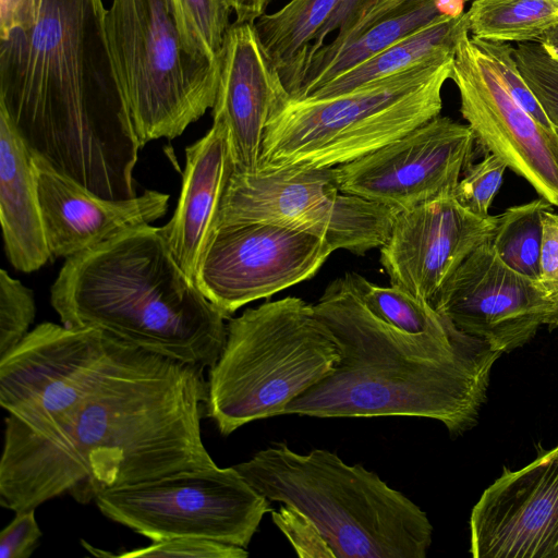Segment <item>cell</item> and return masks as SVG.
<instances>
[{"instance_id": "cell-24", "label": "cell", "mask_w": 558, "mask_h": 558, "mask_svg": "<svg viewBox=\"0 0 558 558\" xmlns=\"http://www.w3.org/2000/svg\"><path fill=\"white\" fill-rule=\"evenodd\" d=\"M464 32H469L465 12L444 14L429 25L327 82L305 99H323L342 95L359 86L398 74L434 58L454 53L458 39Z\"/></svg>"}, {"instance_id": "cell-20", "label": "cell", "mask_w": 558, "mask_h": 558, "mask_svg": "<svg viewBox=\"0 0 558 558\" xmlns=\"http://www.w3.org/2000/svg\"><path fill=\"white\" fill-rule=\"evenodd\" d=\"M185 160L177 208L172 218L160 228L175 260L196 281L232 172L225 124L214 120L210 130L186 147Z\"/></svg>"}, {"instance_id": "cell-39", "label": "cell", "mask_w": 558, "mask_h": 558, "mask_svg": "<svg viewBox=\"0 0 558 558\" xmlns=\"http://www.w3.org/2000/svg\"><path fill=\"white\" fill-rule=\"evenodd\" d=\"M236 21L254 23L265 11L271 0H228Z\"/></svg>"}, {"instance_id": "cell-23", "label": "cell", "mask_w": 558, "mask_h": 558, "mask_svg": "<svg viewBox=\"0 0 558 558\" xmlns=\"http://www.w3.org/2000/svg\"><path fill=\"white\" fill-rule=\"evenodd\" d=\"M336 0H290L254 22L259 43L292 99L301 93L314 53L324 45V29Z\"/></svg>"}, {"instance_id": "cell-32", "label": "cell", "mask_w": 558, "mask_h": 558, "mask_svg": "<svg viewBox=\"0 0 558 558\" xmlns=\"http://www.w3.org/2000/svg\"><path fill=\"white\" fill-rule=\"evenodd\" d=\"M470 38L472 44L487 57L510 96L541 125L547 130L557 131L524 82L514 59V48L510 43L485 40L472 36Z\"/></svg>"}, {"instance_id": "cell-35", "label": "cell", "mask_w": 558, "mask_h": 558, "mask_svg": "<svg viewBox=\"0 0 558 558\" xmlns=\"http://www.w3.org/2000/svg\"><path fill=\"white\" fill-rule=\"evenodd\" d=\"M41 535L35 509L15 512L13 520L0 533V558H28Z\"/></svg>"}, {"instance_id": "cell-29", "label": "cell", "mask_w": 558, "mask_h": 558, "mask_svg": "<svg viewBox=\"0 0 558 558\" xmlns=\"http://www.w3.org/2000/svg\"><path fill=\"white\" fill-rule=\"evenodd\" d=\"M514 59L524 82L558 132V60L539 41L518 44Z\"/></svg>"}, {"instance_id": "cell-31", "label": "cell", "mask_w": 558, "mask_h": 558, "mask_svg": "<svg viewBox=\"0 0 558 558\" xmlns=\"http://www.w3.org/2000/svg\"><path fill=\"white\" fill-rule=\"evenodd\" d=\"M82 545L96 557L119 558H246V548L198 537H173L151 542L146 547L135 548L118 555L104 551L82 541Z\"/></svg>"}, {"instance_id": "cell-15", "label": "cell", "mask_w": 558, "mask_h": 558, "mask_svg": "<svg viewBox=\"0 0 558 558\" xmlns=\"http://www.w3.org/2000/svg\"><path fill=\"white\" fill-rule=\"evenodd\" d=\"M469 34L458 39L450 74L462 117L477 144L558 206V132L541 125L510 96Z\"/></svg>"}, {"instance_id": "cell-34", "label": "cell", "mask_w": 558, "mask_h": 558, "mask_svg": "<svg viewBox=\"0 0 558 558\" xmlns=\"http://www.w3.org/2000/svg\"><path fill=\"white\" fill-rule=\"evenodd\" d=\"M272 520L300 557H332L313 525L292 508L283 505L272 511Z\"/></svg>"}, {"instance_id": "cell-19", "label": "cell", "mask_w": 558, "mask_h": 558, "mask_svg": "<svg viewBox=\"0 0 558 558\" xmlns=\"http://www.w3.org/2000/svg\"><path fill=\"white\" fill-rule=\"evenodd\" d=\"M34 156L45 233L52 257L69 258L161 218L170 196L145 190L126 199L96 195Z\"/></svg>"}, {"instance_id": "cell-27", "label": "cell", "mask_w": 558, "mask_h": 558, "mask_svg": "<svg viewBox=\"0 0 558 558\" xmlns=\"http://www.w3.org/2000/svg\"><path fill=\"white\" fill-rule=\"evenodd\" d=\"M551 204L543 197L511 206L497 216L490 244L511 268L534 279L539 278L542 217Z\"/></svg>"}, {"instance_id": "cell-2", "label": "cell", "mask_w": 558, "mask_h": 558, "mask_svg": "<svg viewBox=\"0 0 558 558\" xmlns=\"http://www.w3.org/2000/svg\"><path fill=\"white\" fill-rule=\"evenodd\" d=\"M102 0H37L0 38V113L33 155L108 199L136 196L141 146L108 46Z\"/></svg>"}, {"instance_id": "cell-10", "label": "cell", "mask_w": 558, "mask_h": 558, "mask_svg": "<svg viewBox=\"0 0 558 558\" xmlns=\"http://www.w3.org/2000/svg\"><path fill=\"white\" fill-rule=\"evenodd\" d=\"M100 512L151 542L198 537L246 548L270 500L234 466L217 464L116 487L95 498Z\"/></svg>"}, {"instance_id": "cell-28", "label": "cell", "mask_w": 558, "mask_h": 558, "mask_svg": "<svg viewBox=\"0 0 558 558\" xmlns=\"http://www.w3.org/2000/svg\"><path fill=\"white\" fill-rule=\"evenodd\" d=\"M186 49L196 58L219 63L232 11L228 0H171Z\"/></svg>"}, {"instance_id": "cell-25", "label": "cell", "mask_w": 558, "mask_h": 558, "mask_svg": "<svg viewBox=\"0 0 558 558\" xmlns=\"http://www.w3.org/2000/svg\"><path fill=\"white\" fill-rule=\"evenodd\" d=\"M465 13L472 37L517 44L538 41L558 24V0H473Z\"/></svg>"}, {"instance_id": "cell-5", "label": "cell", "mask_w": 558, "mask_h": 558, "mask_svg": "<svg viewBox=\"0 0 558 558\" xmlns=\"http://www.w3.org/2000/svg\"><path fill=\"white\" fill-rule=\"evenodd\" d=\"M270 501L295 510L335 558H425L433 525L401 492L336 453L276 442L233 465Z\"/></svg>"}, {"instance_id": "cell-21", "label": "cell", "mask_w": 558, "mask_h": 558, "mask_svg": "<svg viewBox=\"0 0 558 558\" xmlns=\"http://www.w3.org/2000/svg\"><path fill=\"white\" fill-rule=\"evenodd\" d=\"M466 0H381L352 29L337 34L311 58L301 93L314 90L412 35L444 14L463 12Z\"/></svg>"}, {"instance_id": "cell-37", "label": "cell", "mask_w": 558, "mask_h": 558, "mask_svg": "<svg viewBox=\"0 0 558 558\" xmlns=\"http://www.w3.org/2000/svg\"><path fill=\"white\" fill-rule=\"evenodd\" d=\"M381 0H336L335 11L324 29V40L333 31L343 34L352 29Z\"/></svg>"}, {"instance_id": "cell-11", "label": "cell", "mask_w": 558, "mask_h": 558, "mask_svg": "<svg viewBox=\"0 0 558 558\" xmlns=\"http://www.w3.org/2000/svg\"><path fill=\"white\" fill-rule=\"evenodd\" d=\"M119 339L96 328L41 323L0 357V404L5 426L49 430L83 398Z\"/></svg>"}, {"instance_id": "cell-22", "label": "cell", "mask_w": 558, "mask_h": 558, "mask_svg": "<svg viewBox=\"0 0 558 558\" xmlns=\"http://www.w3.org/2000/svg\"><path fill=\"white\" fill-rule=\"evenodd\" d=\"M0 222L7 256L16 270L35 271L52 257L44 228L34 156L1 113Z\"/></svg>"}, {"instance_id": "cell-8", "label": "cell", "mask_w": 558, "mask_h": 558, "mask_svg": "<svg viewBox=\"0 0 558 558\" xmlns=\"http://www.w3.org/2000/svg\"><path fill=\"white\" fill-rule=\"evenodd\" d=\"M105 27L141 148L180 136L214 107L219 63L186 49L171 0H113Z\"/></svg>"}, {"instance_id": "cell-3", "label": "cell", "mask_w": 558, "mask_h": 558, "mask_svg": "<svg viewBox=\"0 0 558 558\" xmlns=\"http://www.w3.org/2000/svg\"><path fill=\"white\" fill-rule=\"evenodd\" d=\"M314 310L341 357L283 414L425 417L441 422L452 436L477 423L501 352L462 331L447 338L404 333L373 315L342 277L329 283Z\"/></svg>"}, {"instance_id": "cell-26", "label": "cell", "mask_w": 558, "mask_h": 558, "mask_svg": "<svg viewBox=\"0 0 558 558\" xmlns=\"http://www.w3.org/2000/svg\"><path fill=\"white\" fill-rule=\"evenodd\" d=\"M342 278L373 315L404 333L447 338L460 332L430 303L400 288L377 286L354 271L345 272Z\"/></svg>"}, {"instance_id": "cell-6", "label": "cell", "mask_w": 558, "mask_h": 558, "mask_svg": "<svg viewBox=\"0 0 558 558\" xmlns=\"http://www.w3.org/2000/svg\"><path fill=\"white\" fill-rule=\"evenodd\" d=\"M340 357L314 304L286 296L248 308L229 318L206 381L205 415L223 436L282 415L292 400L333 372Z\"/></svg>"}, {"instance_id": "cell-30", "label": "cell", "mask_w": 558, "mask_h": 558, "mask_svg": "<svg viewBox=\"0 0 558 558\" xmlns=\"http://www.w3.org/2000/svg\"><path fill=\"white\" fill-rule=\"evenodd\" d=\"M36 316L34 292L4 269L0 271V357L29 332Z\"/></svg>"}, {"instance_id": "cell-18", "label": "cell", "mask_w": 558, "mask_h": 558, "mask_svg": "<svg viewBox=\"0 0 558 558\" xmlns=\"http://www.w3.org/2000/svg\"><path fill=\"white\" fill-rule=\"evenodd\" d=\"M289 98L254 23L235 20L220 52L213 107L214 120L227 129L233 172L248 174L258 170L267 124Z\"/></svg>"}, {"instance_id": "cell-13", "label": "cell", "mask_w": 558, "mask_h": 558, "mask_svg": "<svg viewBox=\"0 0 558 558\" xmlns=\"http://www.w3.org/2000/svg\"><path fill=\"white\" fill-rule=\"evenodd\" d=\"M430 304L460 331L501 353L523 347L542 326L558 327V291L511 268L490 242L464 259Z\"/></svg>"}, {"instance_id": "cell-36", "label": "cell", "mask_w": 558, "mask_h": 558, "mask_svg": "<svg viewBox=\"0 0 558 558\" xmlns=\"http://www.w3.org/2000/svg\"><path fill=\"white\" fill-rule=\"evenodd\" d=\"M542 226L539 278L548 288L558 291V214L545 210Z\"/></svg>"}, {"instance_id": "cell-4", "label": "cell", "mask_w": 558, "mask_h": 558, "mask_svg": "<svg viewBox=\"0 0 558 558\" xmlns=\"http://www.w3.org/2000/svg\"><path fill=\"white\" fill-rule=\"evenodd\" d=\"M50 301L66 327L100 329L203 368L217 362L227 338L225 315L150 225L66 258Z\"/></svg>"}, {"instance_id": "cell-9", "label": "cell", "mask_w": 558, "mask_h": 558, "mask_svg": "<svg viewBox=\"0 0 558 558\" xmlns=\"http://www.w3.org/2000/svg\"><path fill=\"white\" fill-rule=\"evenodd\" d=\"M395 209L339 190L333 168L265 167L231 172L214 229L236 222H265L313 234L332 251L355 255L381 247Z\"/></svg>"}, {"instance_id": "cell-38", "label": "cell", "mask_w": 558, "mask_h": 558, "mask_svg": "<svg viewBox=\"0 0 558 558\" xmlns=\"http://www.w3.org/2000/svg\"><path fill=\"white\" fill-rule=\"evenodd\" d=\"M36 14L37 0H0V38L17 28H31Z\"/></svg>"}, {"instance_id": "cell-12", "label": "cell", "mask_w": 558, "mask_h": 558, "mask_svg": "<svg viewBox=\"0 0 558 558\" xmlns=\"http://www.w3.org/2000/svg\"><path fill=\"white\" fill-rule=\"evenodd\" d=\"M333 251L313 234L265 222L216 227L196 283L227 319L243 305L311 279Z\"/></svg>"}, {"instance_id": "cell-1", "label": "cell", "mask_w": 558, "mask_h": 558, "mask_svg": "<svg viewBox=\"0 0 558 558\" xmlns=\"http://www.w3.org/2000/svg\"><path fill=\"white\" fill-rule=\"evenodd\" d=\"M203 369L119 339L49 430L5 426L0 505L17 512L63 494L84 505L107 489L215 465L202 439Z\"/></svg>"}, {"instance_id": "cell-14", "label": "cell", "mask_w": 558, "mask_h": 558, "mask_svg": "<svg viewBox=\"0 0 558 558\" xmlns=\"http://www.w3.org/2000/svg\"><path fill=\"white\" fill-rule=\"evenodd\" d=\"M475 143L469 125L439 114L333 170L341 192L408 210L453 195Z\"/></svg>"}, {"instance_id": "cell-33", "label": "cell", "mask_w": 558, "mask_h": 558, "mask_svg": "<svg viewBox=\"0 0 558 558\" xmlns=\"http://www.w3.org/2000/svg\"><path fill=\"white\" fill-rule=\"evenodd\" d=\"M507 168L500 157L489 153L482 161L468 167L453 196L473 214L489 216V208L501 186Z\"/></svg>"}, {"instance_id": "cell-7", "label": "cell", "mask_w": 558, "mask_h": 558, "mask_svg": "<svg viewBox=\"0 0 558 558\" xmlns=\"http://www.w3.org/2000/svg\"><path fill=\"white\" fill-rule=\"evenodd\" d=\"M456 53V52H454ZM454 53L323 99H292L270 118L259 167L335 168L440 114Z\"/></svg>"}, {"instance_id": "cell-16", "label": "cell", "mask_w": 558, "mask_h": 558, "mask_svg": "<svg viewBox=\"0 0 558 558\" xmlns=\"http://www.w3.org/2000/svg\"><path fill=\"white\" fill-rule=\"evenodd\" d=\"M475 558H558V446L504 472L470 518Z\"/></svg>"}, {"instance_id": "cell-40", "label": "cell", "mask_w": 558, "mask_h": 558, "mask_svg": "<svg viewBox=\"0 0 558 558\" xmlns=\"http://www.w3.org/2000/svg\"><path fill=\"white\" fill-rule=\"evenodd\" d=\"M538 41L553 58L558 60V24L546 31Z\"/></svg>"}, {"instance_id": "cell-17", "label": "cell", "mask_w": 558, "mask_h": 558, "mask_svg": "<svg viewBox=\"0 0 558 558\" xmlns=\"http://www.w3.org/2000/svg\"><path fill=\"white\" fill-rule=\"evenodd\" d=\"M496 223L497 216H477L453 195L398 211L380 247L390 286L432 303L464 259L492 241Z\"/></svg>"}]
</instances>
